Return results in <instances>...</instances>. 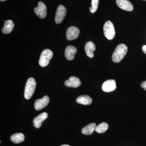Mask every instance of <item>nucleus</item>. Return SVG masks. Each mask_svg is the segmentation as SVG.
Wrapping results in <instances>:
<instances>
[{"label": "nucleus", "instance_id": "5701e85b", "mask_svg": "<svg viewBox=\"0 0 146 146\" xmlns=\"http://www.w3.org/2000/svg\"><path fill=\"white\" fill-rule=\"evenodd\" d=\"M70 146L68 145H66V144H65V145H61V146Z\"/></svg>", "mask_w": 146, "mask_h": 146}, {"label": "nucleus", "instance_id": "f8f14e48", "mask_svg": "<svg viewBox=\"0 0 146 146\" xmlns=\"http://www.w3.org/2000/svg\"><path fill=\"white\" fill-rule=\"evenodd\" d=\"M64 84L68 87L77 88L80 86L81 82L78 78L72 76L70 77L68 80H65Z\"/></svg>", "mask_w": 146, "mask_h": 146}, {"label": "nucleus", "instance_id": "ddd939ff", "mask_svg": "<svg viewBox=\"0 0 146 146\" xmlns=\"http://www.w3.org/2000/svg\"><path fill=\"white\" fill-rule=\"evenodd\" d=\"M77 52V50L75 47L73 46H69L66 47L65 50V58L67 60H72L74 58L75 55Z\"/></svg>", "mask_w": 146, "mask_h": 146}, {"label": "nucleus", "instance_id": "a211bd4d", "mask_svg": "<svg viewBox=\"0 0 146 146\" xmlns=\"http://www.w3.org/2000/svg\"><path fill=\"white\" fill-rule=\"evenodd\" d=\"M25 138V135L23 133H18L13 134L11 136L10 140L14 143L18 144L23 142Z\"/></svg>", "mask_w": 146, "mask_h": 146}, {"label": "nucleus", "instance_id": "dca6fc26", "mask_svg": "<svg viewBox=\"0 0 146 146\" xmlns=\"http://www.w3.org/2000/svg\"><path fill=\"white\" fill-rule=\"evenodd\" d=\"M14 27V24L13 21L11 20H7L5 22L2 31L4 34H9L12 31Z\"/></svg>", "mask_w": 146, "mask_h": 146}, {"label": "nucleus", "instance_id": "f3484780", "mask_svg": "<svg viewBox=\"0 0 146 146\" xmlns=\"http://www.w3.org/2000/svg\"><path fill=\"white\" fill-rule=\"evenodd\" d=\"M96 127V125L95 123H91L82 129V132L84 135H91L95 130Z\"/></svg>", "mask_w": 146, "mask_h": 146}, {"label": "nucleus", "instance_id": "393cba45", "mask_svg": "<svg viewBox=\"0 0 146 146\" xmlns=\"http://www.w3.org/2000/svg\"><path fill=\"white\" fill-rule=\"evenodd\" d=\"M144 1H146V0H144Z\"/></svg>", "mask_w": 146, "mask_h": 146}, {"label": "nucleus", "instance_id": "412c9836", "mask_svg": "<svg viewBox=\"0 0 146 146\" xmlns=\"http://www.w3.org/2000/svg\"><path fill=\"white\" fill-rule=\"evenodd\" d=\"M141 87L146 91V80L143 82L141 84Z\"/></svg>", "mask_w": 146, "mask_h": 146}, {"label": "nucleus", "instance_id": "4be33fe9", "mask_svg": "<svg viewBox=\"0 0 146 146\" xmlns=\"http://www.w3.org/2000/svg\"><path fill=\"white\" fill-rule=\"evenodd\" d=\"M142 50L143 52L146 54V45H144L142 47Z\"/></svg>", "mask_w": 146, "mask_h": 146}, {"label": "nucleus", "instance_id": "39448f33", "mask_svg": "<svg viewBox=\"0 0 146 146\" xmlns=\"http://www.w3.org/2000/svg\"><path fill=\"white\" fill-rule=\"evenodd\" d=\"M66 13H67V10L65 7L61 5L58 6L56 13L55 18V23L57 24L61 23L64 20Z\"/></svg>", "mask_w": 146, "mask_h": 146}, {"label": "nucleus", "instance_id": "9d476101", "mask_svg": "<svg viewBox=\"0 0 146 146\" xmlns=\"http://www.w3.org/2000/svg\"><path fill=\"white\" fill-rule=\"evenodd\" d=\"M116 81L114 80H108L103 84L102 89L106 92L114 91L116 89Z\"/></svg>", "mask_w": 146, "mask_h": 146}, {"label": "nucleus", "instance_id": "f03ea898", "mask_svg": "<svg viewBox=\"0 0 146 146\" xmlns=\"http://www.w3.org/2000/svg\"><path fill=\"white\" fill-rule=\"evenodd\" d=\"M36 82L33 78H30L28 79L25 87L24 97L26 99L31 98L34 94L36 88Z\"/></svg>", "mask_w": 146, "mask_h": 146}, {"label": "nucleus", "instance_id": "4468645a", "mask_svg": "<svg viewBox=\"0 0 146 146\" xmlns=\"http://www.w3.org/2000/svg\"><path fill=\"white\" fill-rule=\"evenodd\" d=\"M96 49V45L94 42H87L85 46V51L86 55L89 58L94 57V51Z\"/></svg>", "mask_w": 146, "mask_h": 146}, {"label": "nucleus", "instance_id": "0eeeda50", "mask_svg": "<svg viewBox=\"0 0 146 146\" xmlns=\"http://www.w3.org/2000/svg\"><path fill=\"white\" fill-rule=\"evenodd\" d=\"M80 33V31L77 27H70L68 28L66 31V37L68 40H74L78 37Z\"/></svg>", "mask_w": 146, "mask_h": 146}, {"label": "nucleus", "instance_id": "20e7f679", "mask_svg": "<svg viewBox=\"0 0 146 146\" xmlns=\"http://www.w3.org/2000/svg\"><path fill=\"white\" fill-rule=\"evenodd\" d=\"M53 55L52 52L51 50L46 49L43 50L39 58V63L40 66L45 67L48 65Z\"/></svg>", "mask_w": 146, "mask_h": 146}, {"label": "nucleus", "instance_id": "6e6552de", "mask_svg": "<svg viewBox=\"0 0 146 146\" xmlns=\"http://www.w3.org/2000/svg\"><path fill=\"white\" fill-rule=\"evenodd\" d=\"M50 98L48 96H46L40 99L36 100L35 102V109L36 110H41L44 108L48 104Z\"/></svg>", "mask_w": 146, "mask_h": 146}, {"label": "nucleus", "instance_id": "9b49d317", "mask_svg": "<svg viewBox=\"0 0 146 146\" xmlns=\"http://www.w3.org/2000/svg\"><path fill=\"white\" fill-rule=\"evenodd\" d=\"M48 117V113L45 112H43L35 117L33 120L35 127L36 128L41 127L42 123L47 119Z\"/></svg>", "mask_w": 146, "mask_h": 146}, {"label": "nucleus", "instance_id": "2eb2a0df", "mask_svg": "<svg viewBox=\"0 0 146 146\" xmlns=\"http://www.w3.org/2000/svg\"><path fill=\"white\" fill-rule=\"evenodd\" d=\"M76 101L80 104L89 105L92 103V99L87 95H82L77 98Z\"/></svg>", "mask_w": 146, "mask_h": 146}, {"label": "nucleus", "instance_id": "1a4fd4ad", "mask_svg": "<svg viewBox=\"0 0 146 146\" xmlns=\"http://www.w3.org/2000/svg\"><path fill=\"white\" fill-rule=\"evenodd\" d=\"M116 3L120 8L126 11H131L133 7L132 3L128 0H117Z\"/></svg>", "mask_w": 146, "mask_h": 146}, {"label": "nucleus", "instance_id": "aec40b11", "mask_svg": "<svg viewBox=\"0 0 146 146\" xmlns=\"http://www.w3.org/2000/svg\"><path fill=\"white\" fill-rule=\"evenodd\" d=\"M99 0H92L91 5L92 7H90V11L91 13H94L96 11L98 7Z\"/></svg>", "mask_w": 146, "mask_h": 146}, {"label": "nucleus", "instance_id": "f257e3e1", "mask_svg": "<svg viewBox=\"0 0 146 146\" xmlns=\"http://www.w3.org/2000/svg\"><path fill=\"white\" fill-rule=\"evenodd\" d=\"M127 47L123 44L118 45L112 55V60L115 63H119L124 58L127 52Z\"/></svg>", "mask_w": 146, "mask_h": 146}, {"label": "nucleus", "instance_id": "423d86ee", "mask_svg": "<svg viewBox=\"0 0 146 146\" xmlns=\"http://www.w3.org/2000/svg\"><path fill=\"white\" fill-rule=\"evenodd\" d=\"M38 7L34 9V11L36 15L41 19H44L47 15V8L46 5L42 1H39Z\"/></svg>", "mask_w": 146, "mask_h": 146}, {"label": "nucleus", "instance_id": "6ab92c4d", "mask_svg": "<svg viewBox=\"0 0 146 146\" xmlns=\"http://www.w3.org/2000/svg\"><path fill=\"white\" fill-rule=\"evenodd\" d=\"M108 125L106 123H102L98 125L96 128L95 131L98 133H104L108 129Z\"/></svg>", "mask_w": 146, "mask_h": 146}, {"label": "nucleus", "instance_id": "b1692460", "mask_svg": "<svg viewBox=\"0 0 146 146\" xmlns=\"http://www.w3.org/2000/svg\"><path fill=\"white\" fill-rule=\"evenodd\" d=\"M5 1H7V0H0L1 2Z\"/></svg>", "mask_w": 146, "mask_h": 146}, {"label": "nucleus", "instance_id": "7ed1b4c3", "mask_svg": "<svg viewBox=\"0 0 146 146\" xmlns=\"http://www.w3.org/2000/svg\"><path fill=\"white\" fill-rule=\"evenodd\" d=\"M104 33L108 40H112L115 36V31L114 25L110 21L106 22L104 25Z\"/></svg>", "mask_w": 146, "mask_h": 146}]
</instances>
